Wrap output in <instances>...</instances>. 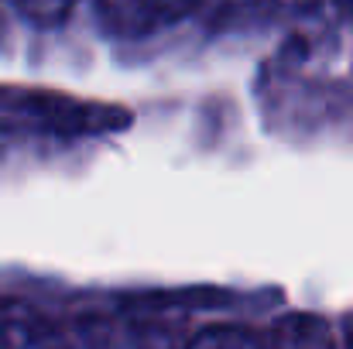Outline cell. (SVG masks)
<instances>
[{
	"label": "cell",
	"instance_id": "6da1fadb",
	"mask_svg": "<svg viewBox=\"0 0 353 349\" xmlns=\"http://www.w3.org/2000/svg\"><path fill=\"white\" fill-rule=\"evenodd\" d=\"M189 349H257V343L243 329H210Z\"/></svg>",
	"mask_w": 353,
	"mask_h": 349
},
{
	"label": "cell",
	"instance_id": "7a4b0ae2",
	"mask_svg": "<svg viewBox=\"0 0 353 349\" xmlns=\"http://www.w3.org/2000/svg\"><path fill=\"white\" fill-rule=\"evenodd\" d=\"M347 3H350V7H353V0H347Z\"/></svg>",
	"mask_w": 353,
	"mask_h": 349
}]
</instances>
